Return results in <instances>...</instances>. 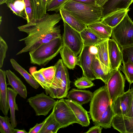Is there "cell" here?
Masks as SVG:
<instances>
[{
  "label": "cell",
  "instance_id": "cell-1",
  "mask_svg": "<svg viewBox=\"0 0 133 133\" xmlns=\"http://www.w3.org/2000/svg\"><path fill=\"white\" fill-rule=\"evenodd\" d=\"M61 19L59 14L46 13L40 19L18 26V30L26 33L27 36L19 40L23 41L25 46L16 55L31 51L41 45L61 36L60 26L56 24Z\"/></svg>",
  "mask_w": 133,
  "mask_h": 133
},
{
  "label": "cell",
  "instance_id": "cell-2",
  "mask_svg": "<svg viewBox=\"0 0 133 133\" xmlns=\"http://www.w3.org/2000/svg\"><path fill=\"white\" fill-rule=\"evenodd\" d=\"M68 11L87 26L100 21L102 15V8L69 0L62 7Z\"/></svg>",
  "mask_w": 133,
  "mask_h": 133
},
{
  "label": "cell",
  "instance_id": "cell-3",
  "mask_svg": "<svg viewBox=\"0 0 133 133\" xmlns=\"http://www.w3.org/2000/svg\"><path fill=\"white\" fill-rule=\"evenodd\" d=\"M63 46L61 36L41 45L29 52L31 63L45 66L59 53Z\"/></svg>",
  "mask_w": 133,
  "mask_h": 133
},
{
  "label": "cell",
  "instance_id": "cell-4",
  "mask_svg": "<svg viewBox=\"0 0 133 133\" xmlns=\"http://www.w3.org/2000/svg\"><path fill=\"white\" fill-rule=\"evenodd\" d=\"M90 104L89 113L94 122L99 120L111 102L107 85L95 90Z\"/></svg>",
  "mask_w": 133,
  "mask_h": 133
},
{
  "label": "cell",
  "instance_id": "cell-5",
  "mask_svg": "<svg viewBox=\"0 0 133 133\" xmlns=\"http://www.w3.org/2000/svg\"><path fill=\"white\" fill-rule=\"evenodd\" d=\"M111 36L121 48L133 45V22L128 13L113 28Z\"/></svg>",
  "mask_w": 133,
  "mask_h": 133
},
{
  "label": "cell",
  "instance_id": "cell-6",
  "mask_svg": "<svg viewBox=\"0 0 133 133\" xmlns=\"http://www.w3.org/2000/svg\"><path fill=\"white\" fill-rule=\"evenodd\" d=\"M54 117L62 127H66L79 122L72 109L63 98L57 101L52 109Z\"/></svg>",
  "mask_w": 133,
  "mask_h": 133
},
{
  "label": "cell",
  "instance_id": "cell-7",
  "mask_svg": "<svg viewBox=\"0 0 133 133\" xmlns=\"http://www.w3.org/2000/svg\"><path fill=\"white\" fill-rule=\"evenodd\" d=\"M57 101L43 92L28 98L27 101L36 116H46L53 109Z\"/></svg>",
  "mask_w": 133,
  "mask_h": 133
},
{
  "label": "cell",
  "instance_id": "cell-8",
  "mask_svg": "<svg viewBox=\"0 0 133 133\" xmlns=\"http://www.w3.org/2000/svg\"><path fill=\"white\" fill-rule=\"evenodd\" d=\"M62 39L64 45L67 47L77 56L84 46L80 32L70 26L64 20Z\"/></svg>",
  "mask_w": 133,
  "mask_h": 133
},
{
  "label": "cell",
  "instance_id": "cell-9",
  "mask_svg": "<svg viewBox=\"0 0 133 133\" xmlns=\"http://www.w3.org/2000/svg\"><path fill=\"white\" fill-rule=\"evenodd\" d=\"M125 79L120 70L118 69L114 70L106 84L111 103L125 92Z\"/></svg>",
  "mask_w": 133,
  "mask_h": 133
},
{
  "label": "cell",
  "instance_id": "cell-10",
  "mask_svg": "<svg viewBox=\"0 0 133 133\" xmlns=\"http://www.w3.org/2000/svg\"><path fill=\"white\" fill-rule=\"evenodd\" d=\"M90 46L84 45L82 50L77 57L78 65L82 69L83 75L91 81L97 79L92 68L93 59L96 55L89 50Z\"/></svg>",
  "mask_w": 133,
  "mask_h": 133
},
{
  "label": "cell",
  "instance_id": "cell-11",
  "mask_svg": "<svg viewBox=\"0 0 133 133\" xmlns=\"http://www.w3.org/2000/svg\"><path fill=\"white\" fill-rule=\"evenodd\" d=\"M133 88L129 89L111 103L115 115H126L128 113L131 105Z\"/></svg>",
  "mask_w": 133,
  "mask_h": 133
},
{
  "label": "cell",
  "instance_id": "cell-12",
  "mask_svg": "<svg viewBox=\"0 0 133 133\" xmlns=\"http://www.w3.org/2000/svg\"><path fill=\"white\" fill-rule=\"evenodd\" d=\"M62 80L60 87L54 90H45L46 94L54 98L61 99L66 97L70 89V81L66 67L64 65Z\"/></svg>",
  "mask_w": 133,
  "mask_h": 133
},
{
  "label": "cell",
  "instance_id": "cell-13",
  "mask_svg": "<svg viewBox=\"0 0 133 133\" xmlns=\"http://www.w3.org/2000/svg\"><path fill=\"white\" fill-rule=\"evenodd\" d=\"M109 39L104 40L95 46L98 50L96 55V57L100 62L105 73L111 75L114 70L111 69L109 58L108 44Z\"/></svg>",
  "mask_w": 133,
  "mask_h": 133
},
{
  "label": "cell",
  "instance_id": "cell-14",
  "mask_svg": "<svg viewBox=\"0 0 133 133\" xmlns=\"http://www.w3.org/2000/svg\"><path fill=\"white\" fill-rule=\"evenodd\" d=\"M109 59L111 69H119L122 62L121 49L117 42L113 39H109L108 42Z\"/></svg>",
  "mask_w": 133,
  "mask_h": 133
},
{
  "label": "cell",
  "instance_id": "cell-15",
  "mask_svg": "<svg viewBox=\"0 0 133 133\" xmlns=\"http://www.w3.org/2000/svg\"><path fill=\"white\" fill-rule=\"evenodd\" d=\"M112 126L121 133H133V117L115 115Z\"/></svg>",
  "mask_w": 133,
  "mask_h": 133
},
{
  "label": "cell",
  "instance_id": "cell-16",
  "mask_svg": "<svg viewBox=\"0 0 133 133\" xmlns=\"http://www.w3.org/2000/svg\"><path fill=\"white\" fill-rule=\"evenodd\" d=\"M133 3V0H109L102 7L103 18L116 11L127 9Z\"/></svg>",
  "mask_w": 133,
  "mask_h": 133
},
{
  "label": "cell",
  "instance_id": "cell-17",
  "mask_svg": "<svg viewBox=\"0 0 133 133\" xmlns=\"http://www.w3.org/2000/svg\"><path fill=\"white\" fill-rule=\"evenodd\" d=\"M6 71L0 69V109L5 116H7L9 109Z\"/></svg>",
  "mask_w": 133,
  "mask_h": 133
},
{
  "label": "cell",
  "instance_id": "cell-18",
  "mask_svg": "<svg viewBox=\"0 0 133 133\" xmlns=\"http://www.w3.org/2000/svg\"><path fill=\"white\" fill-rule=\"evenodd\" d=\"M64 100L72 109L79 124L82 127L89 126L90 124V118L87 111L82 105L68 99Z\"/></svg>",
  "mask_w": 133,
  "mask_h": 133
},
{
  "label": "cell",
  "instance_id": "cell-19",
  "mask_svg": "<svg viewBox=\"0 0 133 133\" xmlns=\"http://www.w3.org/2000/svg\"><path fill=\"white\" fill-rule=\"evenodd\" d=\"M6 73L8 82L7 85H10L22 98L26 99L27 96V89L22 81L10 70H6Z\"/></svg>",
  "mask_w": 133,
  "mask_h": 133
},
{
  "label": "cell",
  "instance_id": "cell-20",
  "mask_svg": "<svg viewBox=\"0 0 133 133\" xmlns=\"http://www.w3.org/2000/svg\"><path fill=\"white\" fill-rule=\"evenodd\" d=\"M93 94L89 90L73 88L68 92L66 97L82 105L91 101Z\"/></svg>",
  "mask_w": 133,
  "mask_h": 133
},
{
  "label": "cell",
  "instance_id": "cell-21",
  "mask_svg": "<svg viewBox=\"0 0 133 133\" xmlns=\"http://www.w3.org/2000/svg\"><path fill=\"white\" fill-rule=\"evenodd\" d=\"M87 27L103 39H109L111 36L113 28L104 24L101 21L89 25Z\"/></svg>",
  "mask_w": 133,
  "mask_h": 133
},
{
  "label": "cell",
  "instance_id": "cell-22",
  "mask_svg": "<svg viewBox=\"0 0 133 133\" xmlns=\"http://www.w3.org/2000/svg\"><path fill=\"white\" fill-rule=\"evenodd\" d=\"M59 12L63 20H64L70 26L79 32H80L87 27L63 8L60 9Z\"/></svg>",
  "mask_w": 133,
  "mask_h": 133
},
{
  "label": "cell",
  "instance_id": "cell-23",
  "mask_svg": "<svg viewBox=\"0 0 133 133\" xmlns=\"http://www.w3.org/2000/svg\"><path fill=\"white\" fill-rule=\"evenodd\" d=\"M59 53L64 64L69 69H74L77 63V57L75 54L64 45Z\"/></svg>",
  "mask_w": 133,
  "mask_h": 133
},
{
  "label": "cell",
  "instance_id": "cell-24",
  "mask_svg": "<svg viewBox=\"0 0 133 133\" xmlns=\"http://www.w3.org/2000/svg\"><path fill=\"white\" fill-rule=\"evenodd\" d=\"M129 10L128 9L116 11L101 18L100 21L104 24L113 28L120 23Z\"/></svg>",
  "mask_w": 133,
  "mask_h": 133
},
{
  "label": "cell",
  "instance_id": "cell-25",
  "mask_svg": "<svg viewBox=\"0 0 133 133\" xmlns=\"http://www.w3.org/2000/svg\"><path fill=\"white\" fill-rule=\"evenodd\" d=\"M8 99L9 109L10 112V119L11 124L14 128L17 126V123L16 119L15 112L18 111V108L16 102V97L17 93L10 87L8 88Z\"/></svg>",
  "mask_w": 133,
  "mask_h": 133
},
{
  "label": "cell",
  "instance_id": "cell-26",
  "mask_svg": "<svg viewBox=\"0 0 133 133\" xmlns=\"http://www.w3.org/2000/svg\"><path fill=\"white\" fill-rule=\"evenodd\" d=\"M10 62L13 68L24 78L28 84L35 89H37L39 88V84L32 75L29 74L14 59H11Z\"/></svg>",
  "mask_w": 133,
  "mask_h": 133
},
{
  "label": "cell",
  "instance_id": "cell-27",
  "mask_svg": "<svg viewBox=\"0 0 133 133\" xmlns=\"http://www.w3.org/2000/svg\"><path fill=\"white\" fill-rule=\"evenodd\" d=\"M44 121V123L39 133H56L62 128L52 111Z\"/></svg>",
  "mask_w": 133,
  "mask_h": 133
},
{
  "label": "cell",
  "instance_id": "cell-28",
  "mask_svg": "<svg viewBox=\"0 0 133 133\" xmlns=\"http://www.w3.org/2000/svg\"><path fill=\"white\" fill-rule=\"evenodd\" d=\"M80 34L84 45L95 46L105 40L100 38L87 27Z\"/></svg>",
  "mask_w": 133,
  "mask_h": 133
},
{
  "label": "cell",
  "instance_id": "cell-29",
  "mask_svg": "<svg viewBox=\"0 0 133 133\" xmlns=\"http://www.w3.org/2000/svg\"><path fill=\"white\" fill-rule=\"evenodd\" d=\"M114 115V113L110 104L102 114L99 120L93 122L95 125H99L104 129L110 128L112 126V120Z\"/></svg>",
  "mask_w": 133,
  "mask_h": 133
},
{
  "label": "cell",
  "instance_id": "cell-30",
  "mask_svg": "<svg viewBox=\"0 0 133 133\" xmlns=\"http://www.w3.org/2000/svg\"><path fill=\"white\" fill-rule=\"evenodd\" d=\"M6 4L14 14L26 20L25 5L23 0H9Z\"/></svg>",
  "mask_w": 133,
  "mask_h": 133
},
{
  "label": "cell",
  "instance_id": "cell-31",
  "mask_svg": "<svg viewBox=\"0 0 133 133\" xmlns=\"http://www.w3.org/2000/svg\"><path fill=\"white\" fill-rule=\"evenodd\" d=\"M92 68L97 79H101L105 84H107L111 75H108L105 73L96 55L93 59Z\"/></svg>",
  "mask_w": 133,
  "mask_h": 133
},
{
  "label": "cell",
  "instance_id": "cell-32",
  "mask_svg": "<svg viewBox=\"0 0 133 133\" xmlns=\"http://www.w3.org/2000/svg\"><path fill=\"white\" fill-rule=\"evenodd\" d=\"M56 70L55 77L51 87L47 89L54 90L59 88L62 80L63 71L64 64L61 59H59L55 65Z\"/></svg>",
  "mask_w": 133,
  "mask_h": 133
},
{
  "label": "cell",
  "instance_id": "cell-33",
  "mask_svg": "<svg viewBox=\"0 0 133 133\" xmlns=\"http://www.w3.org/2000/svg\"><path fill=\"white\" fill-rule=\"evenodd\" d=\"M35 20L41 18L46 14L47 10L44 8L41 0H31Z\"/></svg>",
  "mask_w": 133,
  "mask_h": 133
},
{
  "label": "cell",
  "instance_id": "cell-34",
  "mask_svg": "<svg viewBox=\"0 0 133 133\" xmlns=\"http://www.w3.org/2000/svg\"><path fill=\"white\" fill-rule=\"evenodd\" d=\"M15 128L12 126L10 118L7 116H0V132L14 133Z\"/></svg>",
  "mask_w": 133,
  "mask_h": 133
},
{
  "label": "cell",
  "instance_id": "cell-35",
  "mask_svg": "<svg viewBox=\"0 0 133 133\" xmlns=\"http://www.w3.org/2000/svg\"><path fill=\"white\" fill-rule=\"evenodd\" d=\"M121 67V70L125 75L126 79L131 84L133 83V63L129 60Z\"/></svg>",
  "mask_w": 133,
  "mask_h": 133
},
{
  "label": "cell",
  "instance_id": "cell-36",
  "mask_svg": "<svg viewBox=\"0 0 133 133\" xmlns=\"http://www.w3.org/2000/svg\"><path fill=\"white\" fill-rule=\"evenodd\" d=\"M39 70L43 75L50 88L52 85L55 76L56 70L55 65L42 68Z\"/></svg>",
  "mask_w": 133,
  "mask_h": 133
},
{
  "label": "cell",
  "instance_id": "cell-37",
  "mask_svg": "<svg viewBox=\"0 0 133 133\" xmlns=\"http://www.w3.org/2000/svg\"><path fill=\"white\" fill-rule=\"evenodd\" d=\"M74 84L79 89L88 88L95 85L92 81L84 76L77 78L75 81Z\"/></svg>",
  "mask_w": 133,
  "mask_h": 133
},
{
  "label": "cell",
  "instance_id": "cell-38",
  "mask_svg": "<svg viewBox=\"0 0 133 133\" xmlns=\"http://www.w3.org/2000/svg\"><path fill=\"white\" fill-rule=\"evenodd\" d=\"M69 0H51L46 5L48 11H59L60 9Z\"/></svg>",
  "mask_w": 133,
  "mask_h": 133
},
{
  "label": "cell",
  "instance_id": "cell-39",
  "mask_svg": "<svg viewBox=\"0 0 133 133\" xmlns=\"http://www.w3.org/2000/svg\"><path fill=\"white\" fill-rule=\"evenodd\" d=\"M122 55V62H126L128 60L133 63V45L121 48Z\"/></svg>",
  "mask_w": 133,
  "mask_h": 133
},
{
  "label": "cell",
  "instance_id": "cell-40",
  "mask_svg": "<svg viewBox=\"0 0 133 133\" xmlns=\"http://www.w3.org/2000/svg\"><path fill=\"white\" fill-rule=\"evenodd\" d=\"M32 75L43 88L45 90L50 88L48 83L42 73L39 70L32 72Z\"/></svg>",
  "mask_w": 133,
  "mask_h": 133
},
{
  "label": "cell",
  "instance_id": "cell-41",
  "mask_svg": "<svg viewBox=\"0 0 133 133\" xmlns=\"http://www.w3.org/2000/svg\"><path fill=\"white\" fill-rule=\"evenodd\" d=\"M8 49V46L5 41L2 37L0 36V68L3 65L5 58L6 52Z\"/></svg>",
  "mask_w": 133,
  "mask_h": 133
},
{
  "label": "cell",
  "instance_id": "cell-42",
  "mask_svg": "<svg viewBox=\"0 0 133 133\" xmlns=\"http://www.w3.org/2000/svg\"><path fill=\"white\" fill-rule=\"evenodd\" d=\"M44 123V120L39 123H37L33 127L30 128L28 133H39Z\"/></svg>",
  "mask_w": 133,
  "mask_h": 133
},
{
  "label": "cell",
  "instance_id": "cell-43",
  "mask_svg": "<svg viewBox=\"0 0 133 133\" xmlns=\"http://www.w3.org/2000/svg\"><path fill=\"white\" fill-rule=\"evenodd\" d=\"M102 127L97 125L93 126L89 129L86 133H101Z\"/></svg>",
  "mask_w": 133,
  "mask_h": 133
},
{
  "label": "cell",
  "instance_id": "cell-44",
  "mask_svg": "<svg viewBox=\"0 0 133 133\" xmlns=\"http://www.w3.org/2000/svg\"><path fill=\"white\" fill-rule=\"evenodd\" d=\"M72 1L87 4L95 6H97L96 0H72Z\"/></svg>",
  "mask_w": 133,
  "mask_h": 133
},
{
  "label": "cell",
  "instance_id": "cell-45",
  "mask_svg": "<svg viewBox=\"0 0 133 133\" xmlns=\"http://www.w3.org/2000/svg\"><path fill=\"white\" fill-rule=\"evenodd\" d=\"M126 116L129 117H133V88L132 91V98L130 109Z\"/></svg>",
  "mask_w": 133,
  "mask_h": 133
},
{
  "label": "cell",
  "instance_id": "cell-46",
  "mask_svg": "<svg viewBox=\"0 0 133 133\" xmlns=\"http://www.w3.org/2000/svg\"><path fill=\"white\" fill-rule=\"evenodd\" d=\"M89 50L90 52L92 54L96 55L97 53V49L95 46H90Z\"/></svg>",
  "mask_w": 133,
  "mask_h": 133
},
{
  "label": "cell",
  "instance_id": "cell-47",
  "mask_svg": "<svg viewBox=\"0 0 133 133\" xmlns=\"http://www.w3.org/2000/svg\"><path fill=\"white\" fill-rule=\"evenodd\" d=\"M109 0H96L97 5L98 6L102 7L104 4Z\"/></svg>",
  "mask_w": 133,
  "mask_h": 133
},
{
  "label": "cell",
  "instance_id": "cell-48",
  "mask_svg": "<svg viewBox=\"0 0 133 133\" xmlns=\"http://www.w3.org/2000/svg\"><path fill=\"white\" fill-rule=\"evenodd\" d=\"M23 0V1L25 4V8L30 7L32 8L33 9L31 0Z\"/></svg>",
  "mask_w": 133,
  "mask_h": 133
},
{
  "label": "cell",
  "instance_id": "cell-49",
  "mask_svg": "<svg viewBox=\"0 0 133 133\" xmlns=\"http://www.w3.org/2000/svg\"><path fill=\"white\" fill-rule=\"evenodd\" d=\"M51 0H41L43 6L44 8L47 10L46 5Z\"/></svg>",
  "mask_w": 133,
  "mask_h": 133
},
{
  "label": "cell",
  "instance_id": "cell-50",
  "mask_svg": "<svg viewBox=\"0 0 133 133\" xmlns=\"http://www.w3.org/2000/svg\"><path fill=\"white\" fill-rule=\"evenodd\" d=\"M27 132L24 130H19L17 129H15L14 133H27Z\"/></svg>",
  "mask_w": 133,
  "mask_h": 133
},
{
  "label": "cell",
  "instance_id": "cell-51",
  "mask_svg": "<svg viewBox=\"0 0 133 133\" xmlns=\"http://www.w3.org/2000/svg\"><path fill=\"white\" fill-rule=\"evenodd\" d=\"M9 0H0V4L2 5L4 3H6Z\"/></svg>",
  "mask_w": 133,
  "mask_h": 133
},
{
  "label": "cell",
  "instance_id": "cell-52",
  "mask_svg": "<svg viewBox=\"0 0 133 133\" xmlns=\"http://www.w3.org/2000/svg\"><path fill=\"white\" fill-rule=\"evenodd\" d=\"M2 16H0V24H1V23L2 21Z\"/></svg>",
  "mask_w": 133,
  "mask_h": 133
}]
</instances>
